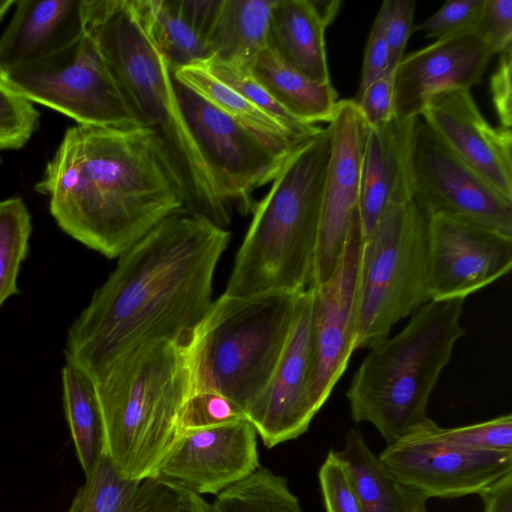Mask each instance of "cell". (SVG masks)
<instances>
[{
    "label": "cell",
    "mask_w": 512,
    "mask_h": 512,
    "mask_svg": "<svg viewBox=\"0 0 512 512\" xmlns=\"http://www.w3.org/2000/svg\"><path fill=\"white\" fill-rule=\"evenodd\" d=\"M129 3L172 72L210 58L206 42L178 15L170 0H129Z\"/></svg>",
    "instance_id": "cell-28"
},
{
    "label": "cell",
    "mask_w": 512,
    "mask_h": 512,
    "mask_svg": "<svg viewBox=\"0 0 512 512\" xmlns=\"http://www.w3.org/2000/svg\"><path fill=\"white\" fill-rule=\"evenodd\" d=\"M336 454L351 474L364 512H428V499L397 480L358 429L347 431L344 447Z\"/></svg>",
    "instance_id": "cell-24"
},
{
    "label": "cell",
    "mask_w": 512,
    "mask_h": 512,
    "mask_svg": "<svg viewBox=\"0 0 512 512\" xmlns=\"http://www.w3.org/2000/svg\"><path fill=\"white\" fill-rule=\"evenodd\" d=\"M484 0H453L446 2L436 13L419 23L412 32L425 38H446L474 30L479 22Z\"/></svg>",
    "instance_id": "cell-38"
},
{
    "label": "cell",
    "mask_w": 512,
    "mask_h": 512,
    "mask_svg": "<svg viewBox=\"0 0 512 512\" xmlns=\"http://www.w3.org/2000/svg\"><path fill=\"white\" fill-rule=\"evenodd\" d=\"M363 244L358 210L330 277L311 285L310 392L319 412L346 370L354 349L356 295Z\"/></svg>",
    "instance_id": "cell-13"
},
{
    "label": "cell",
    "mask_w": 512,
    "mask_h": 512,
    "mask_svg": "<svg viewBox=\"0 0 512 512\" xmlns=\"http://www.w3.org/2000/svg\"><path fill=\"white\" fill-rule=\"evenodd\" d=\"M413 199L391 203L363 241L356 295L354 349L371 348L430 301L428 223Z\"/></svg>",
    "instance_id": "cell-8"
},
{
    "label": "cell",
    "mask_w": 512,
    "mask_h": 512,
    "mask_svg": "<svg viewBox=\"0 0 512 512\" xmlns=\"http://www.w3.org/2000/svg\"><path fill=\"white\" fill-rule=\"evenodd\" d=\"M0 163H1V159H0Z\"/></svg>",
    "instance_id": "cell-48"
},
{
    "label": "cell",
    "mask_w": 512,
    "mask_h": 512,
    "mask_svg": "<svg viewBox=\"0 0 512 512\" xmlns=\"http://www.w3.org/2000/svg\"><path fill=\"white\" fill-rule=\"evenodd\" d=\"M312 4H313L317 14L319 15V17L321 18V20L327 27L328 25H330V23H332V21L336 17L341 2L337 1V0L336 1H319V0L315 1L314 0V1H312Z\"/></svg>",
    "instance_id": "cell-46"
},
{
    "label": "cell",
    "mask_w": 512,
    "mask_h": 512,
    "mask_svg": "<svg viewBox=\"0 0 512 512\" xmlns=\"http://www.w3.org/2000/svg\"><path fill=\"white\" fill-rule=\"evenodd\" d=\"M331 147L328 124L290 151L255 205L223 294L299 293L310 286Z\"/></svg>",
    "instance_id": "cell-4"
},
{
    "label": "cell",
    "mask_w": 512,
    "mask_h": 512,
    "mask_svg": "<svg viewBox=\"0 0 512 512\" xmlns=\"http://www.w3.org/2000/svg\"><path fill=\"white\" fill-rule=\"evenodd\" d=\"M85 33L95 42L141 125L161 139L185 189L186 210L226 228L223 200L178 101L163 55L138 22L129 0H84Z\"/></svg>",
    "instance_id": "cell-3"
},
{
    "label": "cell",
    "mask_w": 512,
    "mask_h": 512,
    "mask_svg": "<svg viewBox=\"0 0 512 512\" xmlns=\"http://www.w3.org/2000/svg\"><path fill=\"white\" fill-rule=\"evenodd\" d=\"M35 190L61 230L110 259L186 210L183 183L146 126L68 127Z\"/></svg>",
    "instance_id": "cell-2"
},
{
    "label": "cell",
    "mask_w": 512,
    "mask_h": 512,
    "mask_svg": "<svg viewBox=\"0 0 512 512\" xmlns=\"http://www.w3.org/2000/svg\"><path fill=\"white\" fill-rule=\"evenodd\" d=\"M465 298L430 300L408 325L370 348L346 396L354 422L372 424L392 444L426 422L427 405L454 345Z\"/></svg>",
    "instance_id": "cell-6"
},
{
    "label": "cell",
    "mask_w": 512,
    "mask_h": 512,
    "mask_svg": "<svg viewBox=\"0 0 512 512\" xmlns=\"http://www.w3.org/2000/svg\"><path fill=\"white\" fill-rule=\"evenodd\" d=\"M32 103L77 124L111 128L143 126L126 101L95 42L85 33L41 61L0 73Z\"/></svg>",
    "instance_id": "cell-9"
},
{
    "label": "cell",
    "mask_w": 512,
    "mask_h": 512,
    "mask_svg": "<svg viewBox=\"0 0 512 512\" xmlns=\"http://www.w3.org/2000/svg\"><path fill=\"white\" fill-rule=\"evenodd\" d=\"M30 213L20 197L0 201V307L18 294L17 278L29 252Z\"/></svg>",
    "instance_id": "cell-31"
},
{
    "label": "cell",
    "mask_w": 512,
    "mask_h": 512,
    "mask_svg": "<svg viewBox=\"0 0 512 512\" xmlns=\"http://www.w3.org/2000/svg\"><path fill=\"white\" fill-rule=\"evenodd\" d=\"M259 467L257 432L242 419L181 432L155 475L199 495H217Z\"/></svg>",
    "instance_id": "cell-18"
},
{
    "label": "cell",
    "mask_w": 512,
    "mask_h": 512,
    "mask_svg": "<svg viewBox=\"0 0 512 512\" xmlns=\"http://www.w3.org/2000/svg\"><path fill=\"white\" fill-rule=\"evenodd\" d=\"M332 147L325 177L311 285L326 281L341 255L358 210L362 152L367 126L353 99L340 100L329 123Z\"/></svg>",
    "instance_id": "cell-16"
},
{
    "label": "cell",
    "mask_w": 512,
    "mask_h": 512,
    "mask_svg": "<svg viewBox=\"0 0 512 512\" xmlns=\"http://www.w3.org/2000/svg\"><path fill=\"white\" fill-rule=\"evenodd\" d=\"M172 74L175 81L198 94L222 113L262 136L288 147L303 140L295 138L278 121L212 75L201 62L177 68Z\"/></svg>",
    "instance_id": "cell-27"
},
{
    "label": "cell",
    "mask_w": 512,
    "mask_h": 512,
    "mask_svg": "<svg viewBox=\"0 0 512 512\" xmlns=\"http://www.w3.org/2000/svg\"><path fill=\"white\" fill-rule=\"evenodd\" d=\"M62 401L72 442L86 476L105 451L104 424L94 380L72 363L61 371Z\"/></svg>",
    "instance_id": "cell-26"
},
{
    "label": "cell",
    "mask_w": 512,
    "mask_h": 512,
    "mask_svg": "<svg viewBox=\"0 0 512 512\" xmlns=\"http://www.w3.org/2000/svg\"><path fill=\"white\" fill-rule=\"evenodd\" d=\"M201 63L212 75L278 121L295 138L304 139L321 129L319 126L304 124L289 114L252 76L249 70L218 61L212 57L201 61Z\"/></svg>",
    "instance_id": "cell-32"
},
{
    "label": "cell",
    "mask_w": 512,
    "mask_h": 512,
    "mask_svg": "<svg viewBox=\"0 0 512 512\" xmlns=\"http://www.w3.org/2000/svg\"><path fill=\"white\" fill-rule=\"evenodd\" d=\"M413 201L429 216L460 217L512 236V200L455 155L421 119L410 147Z\"/></svg>",
    "instance_id": "cell-11"
},
{
    "label": "cell",
    "mask_w": 512,
    "mask_h": 512,
    "mask_svg": "<svg viewBox=\"0 0 512 512\" xmlns=\"http://www.w3.org/2000/svg\"><path fill=\"white\" fill-rule=\"evenodd\" d=\"M211 508L212 512H304L287 479L261 466L217 494Z\"/></svg>",
    "instance_id": "cell-29"
},
{
    "label": "cell",
    "mask_w": 512,
    "mask_h": 512,
    "mask_svg": "<svg viewBox=\"0 0 512 512\" xmlns=\"http://www.w3.org/2000/svg\"><path fill=\"white\" fill-rule=\"evenodd\" d=\"M247 419L245 412L228 398L213 391H198L188 399L181 432L220 426Z\"/></svg>",
    "instance_id": "cell-37"
},
{
    "label": "cell",
    "mask_w": 512,
    "mask_h": 512,
    "mask_svg": "<svg viewBox=\"0 0 512 512\" xmlns=\"http://www.w3.org/2000/svg\"><path fill=\"white\" fill-rule=\"evenodd\" d=\"M276 0H222L206 38L210 57L249 69L267 45Z\"/></svg>",
    "instance_id": "cell-25"
},
{
    "label": "cell",
    "mask_w": 512,
    "mask_h": 512,
    "mask_svg": "<svg viewBox=\"0 0 512 512\" xmlns=\"http://www.w3.org/2000/svg\"><path fill=\"white\" fill-rule=\"evenodd\" d=\"M420 118L455 155L512 200L511 129L493 127L479 111L470 90L436 100Z\"/></svg>",
    "instance_id": "cell-19"
},
{
    "label": "cell",
    "mask_w": 512,
    "mask_h": 512,
    "mask_svg": "<svg viewBox=\"0 0 512 512\" xmlns=\"http://www.w3.org/2000/svg\"><path fill=\"white\" fill-rule=\"evenodd\" d=\"M432 430L442 441L460 448L476 451H512L510 413L454 428H442L434 423Z\"/></svg>",
    "instance_id": "cell-34"
},
{
    "label": "cell",
    "mask_w": 512,
    "mask_h": 512,
    "mask_svg": "<svg viewBox=\"0 0 512 512\" xmlns=\"http://www.w3.org/2000/svg\"><path fill=\"white\" fill-rule=\"evenodd\" d=\"M386 8L382 2L374 19L366 43L360 83L356 93L359 96L366 87L380 77L388 67V47L386 42Z\"/></svg>",
    "instance_id": "cell-42"
},
{
    "label": "cell",
    "mask_w": 512,
    "mask_h": 512,
    "mask_svg": "<svg viewBox=\"0 0 512 512\" xmlns=\"http://www.w3.org/2000/svg\"><path fill=\"white\" fill-rule=\"evenodd\" d=\"M230 232L199 213H174L123 252L68 329L66 362L92 379L124 353L187 340L209 310Z\"/></svg>",
    "instance_id": "cell-1"
},
{
    "label": "cell",
    "mask_w": 512,
    "mask_h": 512,
    "mask_svg": "<svg viewBox=\"0 0 512 512\" xmlns=\"http://www.w3.org/2000/svg\"><path fill=\"white\" fill-rule=\"evenodd\" d=\"M394 71H385L353 100L367 127L376 128L394 116Z\"/></svg>",
    "instance_id": "cell-39"
},
{
    "label": "cell",
    "mask_w": 512,
    "mask_h": 512,
    "mask_svg": "<svg viewBox=\"0 0 512 512\" xmlns=\"http://www.w3.org/2000/svg\"><path fill=\"white\" fill-rule=\"evenodd\" d=\"M417 119L394 116L383 126L367 127L358 204L363 241L391 203L412 199L409 158Z\"/></svg>",
    "instance_id": "cell-20"
},
{
    "label": "cell",
    "mask_w": 512,
    "mask_h": 512,
    "mask_svg": "<svg viewBox=\"0 0 512 512\" xmlns=\"http://www.w3.org/2000/svg\"><path fill=\"white\" fill-rule=\"evenodd\" d=\"M499 55L498 65L490 80V92L500 126L510 129L512 124V48Z\"/></svg>",
    "instance_id": "cell-43"
},
{
    "label": "cell",
    "mask_w": 512,
    "mask_h": 512,
    "mask_svg": "<svg viewBox=\"0 0 512 512\" xmlns=\"http://www.w3.org/2000/svg\"><path fill=\"white\" fill-rule=\"evenodd\" d=\"M14 4V0H0V21L4 18L8 10Z\"/></svg>",
    "instance_id": "cell-47"
},
{
    "label": "cell",
    "mask_w": 512,
    "mask_h": 512,
    "mask_svg": "<svg viewBox=\"0 0 512 512\" xmlns=\"http://www.w3.org/2000/svg\"><path fill=\"white\" fill-rule=\"evenodd\" d=\"M84 0L15 1L0 37V73L46 59L85 34Z\"/></svg>",
    "instance_id": "cell-21"
},
{
    "label": "cell",
    "mask_w": 512,
    "mask_h": 512,
    "mask_svg": "<svg viewBox=\"0 0 512 512\" xmlns=\"http://www.w3.org/2000/svg\"><path fill=\"white\" fill-rule=\"evenodd\" d=\"M311 305L309 286L300 293L295 321L276 369L246 412L269 449L304 434L318 413L310 392Z\"/></svg>",
    "instance_id": "cell-17"
},
{
    "label": "cell",
    "mask_w": 512,
    "mask_h": 512,
    "mask_svg": "<svg viewBox=\"0 0 512 512\" xmlns=\"http://www.w3.org/2000/svg\"><path fill=\"white\" fill-rule=\"evenodd\" d=\"M134 512H212L201 495L160 476L141 481Z\"/></svg>",
    "instance_id": "cell-35"
},
{
    "label": "cell",
    "mask_w": 512,
    "mask_h": 512,
    "mask_svg": "<svg viewBox=\"0 0 512 512\" xmlns=\"http://www.w3.org/2000/svg\"><path fill=\"white\" fill-rule=\"evenodd\" d=\"M300 293L222 294L213 300L188 339L193 392H216L246 415L282 356Z\"/></svg>",
    "instance_id": "cell-7"
},
{
    "label": "cell",
    "mask_w": 512,
    "mask_h": 512,
    "mask_svg": "<svg viewBox=\"0 0 512 512\" xmlns=\"http://www.w3.org/2000/svg\"><path fill=\"white\" fill-rule=\"evenodd\" d=\"M93 380L104 452L128 479L154 476L181 434L184 409L194 391L188 339L137 346Z\"/></svg>",
    "instance_id": "cell-5"
},
{
    "label": "cell",
    "mask_w": 512,
    "mask_h": 512,
    "mask_svg": "<svg viewBox=\"0 0 512 512\" xmlns=\"http://www.w3.org/2000/svg\"><path fill=\"white\" fill-rule=\"evenodd\" d=\"M430 418L378 455L400 482L429 498L481 494L512 473V451H476L439 439Z\"/></svg>",
    "instance_id": "cell-12"
},
{
    "label": "cell",
    "mask_w": 512,
    "mask_h": 512,
    "mask_svg": "<svg viewBox=\"0 0 512 512\" xmlns=\"http://www.w3.org/2000/svg\"><path fill=\"white\" fill-rule=\"evenodd\" d=\"M39 121L32 102L0 77V150L22 148L38 129Z\"/></svg>",
    "instance_id": "cell-33"
},
{
    "label": "cell",
    "mask_w": 512,
    "mask_h": 512,
    "mask_svg": "<svg viewBox=\"0 0 512 512\" xmlns=\"http://www.w3.org/2000/svg\"><path fill=\"white\" fill-rule=\"evenodd\" d=\"M326 512H364L351 474L331 449L318 472Z\"/></svg>",
    "instance_id": "cell-36"
},
{
    "label": "cell",
    "mask_w": 512,
    "mask_h": 512,
    "mask_svg": "<svg viewBox=\"0 0 512 512\" xmlns=\"http://www.w3.org/2000/svg\"><path fill=\"white\" fill-rule=\"evenodd\" d=\"M386 42L388 47V67L394 71L403 58L404 49L412 32L415 1L385 0Z\"/></svg>",
    "instance_id": "cell-40"
},
{
    "label": "cell",
    "mask_w": 512,
    "mask_h": 512,
    "mask_svg": "<svg viewBox=\"0 0 512 512\" xmlns=\"http://www.w3.org/2000/svg\"><path fill=\"white\" fill-rule=\"evenodd\" d=\"M430 300L462 297L506 275L512 267V236L446 214L428 223Z\"/></svg>",
    "instance_id": "cell-14"
},
{
    "label": "cell",
    "mask_w": 512,
    "mask_h": 512,
    "mask_svg": "<svg viewBox=\"0 0 512 512\" xmlns=\"http://www.w3.org/2000/svg\"><path fill=\"white\" fill-rule=\"evenodd\" d=\"M494 53L476 29L446 38L403 56L394 70V114L420 118L436 100L481 82Z\"/></svg>",
    "instance_id": "cell-15"
},
{
    "label": "cell",
    "mask_w": 512,
    "mask_h": 512,
    "mask_svg": "<svg viewBox=\"0 0 512 512\" xmlns=\"http://www.w3.org/2000/svg\"><path fill=\"white\" fill-rule=\"evenodd\" d=\"M484 512H512V473L479 494Z\"/></svg>",
    "instance_id": "cell-45"
},
{
    "label": "cell",
    "mask_w": 512,
    "mask_h": 512,
    "mask_svg": "<svg viewBox=\"0 0 512 512\" xmlns=\"http://www.w3.org/2000/svg\"><path fill=\"white\" fill-rule=\"evenodd\" d=\"M252 76L294 118L318 126L332 121L338 106L331 83L316 82L298 72L268 45L249 67Z\"/></svg>",
    "instance_id": "cell-23"
},
{
    "label": "cell",
    "mask_w": 512,
    "mask_h": 512,
    "mask_svg": "<svg viewBox=\"0 0 512 512\" xmlns=\"http://www.w3.org/2000/svg\"><path fill=\"white\" fill-rule=\"evenodd\" d=\"M222 0H170L172 7L205 42L215 22Z\"/></svg>",
    "instance_id": "cell-44"
},
{
    "label": "cell",
    "mask_w": 512,
    "mask_h": 512,
    "mask_svg": "<svg viewBox=\"0 0 512 512\" xmlns=\"http://www.w3.org/2000/svg\"><path fill=\"white\" fill-rule=\"evenodd\" d=\"M141 481L122 476L104 452L67 512H134Z\"/></svg>",
    "instance_id": "cell-30"
},
{
    "label": "cell",
    "mask_w": 512,
    "mask_h": 512,
    "mask_svg": "<svg viewBox=\"0 0 512 512\" xmlns=\"http://www.w3.org/2000/svg\"><path fill=\"white\" fill-rule=\"evenodd\" d=\"M186 121L232 210L253 212L254 192L271 183L293 147L280 145L219 111L174 80Z\"/></svg>",
    "instance_id": "cell-10"
},
{
    "label": "cell",
    "mask_w": 512,
    "mask_h": 512,
    "mask_svg": "<svg viewBox=\"0 0 512 512\" xmlns=\"http://www.w3.org/2000/svg\"><path fill=\"white\" fill-rule=\"evenodd\" d=\"M476 30L494 55L512 48V0H484Z\"/></svg>",
    "instance_id": "cell-41"
},
{
    "label": "cell",
    "mask_w": 512,
    "mask_h": 512,
    "mask_svg": "<svg viewBox=\"0 0 512 512\" xmlns=\"http://www.w3.org/2000/svg\"><path fill=\"white\" fill-rule=\"evenodd\" d=\"M325 29L311 0H276L271 12L267 45L306 77L319 83H331Z\"/></svg>",
    "instance_id": "cell-22"
}]
</instances>
